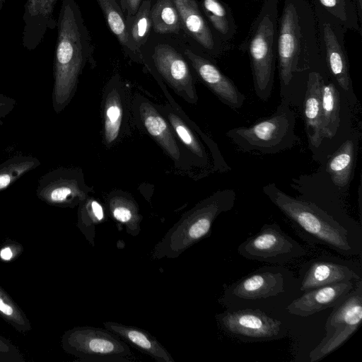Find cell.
<instances>
[{
  "label": "cell",
  "mask_w": 362,
  "mask_h": 362,
  "mask_svg": "<svg viewBox=\"0 0 362 362\" xmlns=\"http://www.w3.org/2000/svg\"><path fill=\"white\" fill-rule=\"evenodd\" d=\"M361 279L360 272L351 262L329 256H320L305 262L299 270L300 292L347 281Z\"/></svg>",
  "instance_id": "obj_19"
},
{
  "label": "cell",
  "mask_w": 362,
  "mask_h": 362,
  "mask_svg": "<svg viewBox=\"0 0 362 362\" xmlns=\"http://www.w3.org/2000/svg\"><path fill=\"white\" fill-rule=\"evenodd\" d=\"M0 315L20 332H25L30 328L24 314L1 287Z\"/></svg>",
  "instance_id": "obj_35"
},
{
  "label": "cell",
  "mask_w": 362,
  "mask_h": 362,
  "mask_svg": "<svg viewBox=\"0 0 362 362\" xmlns=\"http://www.w3.org/2000/svg\"><path fill=\"white\" fill-rule=\"evenodd\" d=\"M356 145L355 139H346L326 164V172L339 189H346L352 179Z\"/></svg>",
  "instance_id": "obj_28"
},
{
  "label": "cell",
  "mask_w": 362,
  "mask_h": 362,
  "mask_svg": "<svg viewBox=\"0 0 362 362\" xmlns=\"http://www.w3.org/2000/svg\"><path fill=\"white\" fill-rule=\"evenodd\" d=\"M16 101L8 96L0 94V124L2 119L5 118L13 109Z\"/></svg>",
  "instance_id": "obj_36"
},
{
  "label": "cell",
  "mask_w": 362,
  "mask_h": 362,
  "mask_svg": "<svg viewBox=\"0 0 362 362\" xmlns=\"http://www.w3.org/2000/svg\"><path fill=\"white\" fill-rule=\"evenodd\" d=\"M262 191L310 244L325 245L346 257L361 252V244L352 235L361 238L314 202L292 197L275 183L265 185Z\"/></svg>",
  "instance_id": "obj_3"
},
{
  "label": "cell",
  "mask_w": 362,
  "mask_h": 362,
  "mask_svg": "<svg viewBox=\"0 0 362 362\" xmlns=\"http://www.w3.org/2000/svg\"><path fill=\"white\" fill-rule=\"evenodd\" d=\"M236 194L233 189L218 190L199 202L184 213L180 219L156 243L151 259H174L195 243L209 235L216 218L233 208Z\"/></svg>",
  "instance_id": "obj_4"
},
{
  "label": "cell",
  "mask_w": 362,
  "mask_h": 362,
  "mask_svg": "<svg viewBox=\"0 0 362 362\" xmlns=\"http://www.w3.org/2000/svg\"><path fill=\"white\" fill-rule=\"evenodd\" d=\"M125 17L133 16L138 10L142 0H117Z\"/></svg>",
  "instance_id": "obj_37"
},
{
  "label": "cell",
  "mask_w": 362,
  "mask_h": 362,
  "mask_svg": "<svg viewBox=\"0 0 362 362\" xmlns=\"http://www.w3.org/2000/svg\"><path fill=\"white\" fill-rule=\"evenodd\" d=\"M276 59L281 90L305 72L321 73L315 16L307 0H284L278 20Z\"/></svg>",
  "instance_id": "obj_1"
},
{
  "label": "cell",
  "mask_w": 362,
  "mask_h": 362,
  "mask_svg": "<svg viewBox=\"0 0 362 362\" xmlns=\"http://www.w3.org/2000/svg\"><path fill=\"white\" fill-rule=\"evenodd\" d=\"M151 0H142L137 11L126 18L127 34L134 61L143 64L141 49L152 31L150 15Z\"/></svg>",
  "instance_id": "obj_26"
},
{
  "label": "cell",
  "mask_w": 362,
  "mask_h": 362,
  "mask_svg": "<svg viewBox=\"0 0 362 362\" xmlns=\"http://www.w3.org/2000/svg\"><path fill=\"white\" fill-rule=\"evenodd\" d=\"M185 40L194 49L214 60L223 52V42L204 18L197 0H173Z\"/></svg>",
  "instance_id": "obj_16"
},
{
  "label": "cell",
  "mask_w": 362,
  "mask_h": 362,
  "mask_svg": "<svg viewBox=\"0 0 362 362\" xmlns=\"http://www.w3.org/2000/svg\"><path fill=\"white\" fill-rule=\"evenodd\" d=\"M105 206L98 199L88 196L78 204L77 226L87 241L95 246V228L107 221Z\"/></svg>",
  "instance_id": "obj_30"
},
{
  "label": "cell",
  "mask_w": 362,
  "mask_h": 362,
  "mask_svg": "<svg viewBox=\"0 0 362 362\" xmlns=\"http://www.w3.org/2000/svg\"><path fill=\"white\" fill-rule=\"evenodd\" d=\"M279 0H264L240 51L247 53L253 87L259 99L267 101L274 85L278 32Z\"/></svg>",
  "instance_id": "obj_5"
},
{
  "label": "cell",
  "mask_w": 362,
  "mask_h": 362,
  "mask_svg": "<svg viewBox=\"0 0 362 362\" xmlns=\"http://www.w3.org/2000/svg\"><path fill=\"white\" fill-rule=\"evenodd\" d=\"M64 350L86 362H129L133 354L118 336L94 327H76L63 336Z\"/></svg>",
  "instance_id": "obj_9"
},
{
  "label": "cell",
  "mask_w": 362,
  "mask_h": 362,
  "mask_svg": "<svg viewBox=\"0 0 362 362\" xmlns=\"http://www.w3.org/2000/svg\"><path fill=\"white\" fill-rule=\"evenodd\" d=\"M56 28L52 105L59 113L74 95L86 64L93 62L94 45L76 0H62Z\"/></svg>",
  "instance_id": "obj_2"
},
{
  "label": "cell",
  "mask_w": 362,
  "mask_h": 362,
  "mask_svg": "<svg viewBox=\"0 0 362 362\" xmlns=\"http://www.w3.org/2000/svg\"><path fill=\"white\" fill-rule=\"evenodd\" d=\"M216 320L226 334L242 341L276 340L286 334L281 321L267 315L260 309L226 310L218 314Z\"/></svg>",
  "instance_id": "obj_13"
},
{
  "label": "cell",
  "mask_w": 362,
  "mask_h": 362,
  "mask_svg": "<svg viewBox=\"0 0 362 362\" xmlns=\"http://www.w3.org/2000/svg\"><path fill=\"white\" fill-rule=\"evenodd\" d=\"M355 7L360 23L362 21V0H355Z\"/></svg>",
  "instance_id": "obj_39"
},
{
  "label": "cell",
  "mask_w": 362,
  "mask_h": 362,
  "mask_svg": "<svg viewBox=\"0 0 362 362\" xmlns=\"http://www.w3.org/2000/svg\"><path fill=\"white\" fill-rule=\"evenodd\" d=\"M129 93L120 76H112L106 84L101 103L103 140L110 148L127 132L129 116Z\"/></svg>",
  "instance_id": "obj_15"
},
{
  "label": "cell",
  "mask_w": 362,
  "mask_h": 362,
  "mask_svg": "<svg viewBox=\"0 0 362 362\" xmlns=\"http://www.w3.org/2000/svg\"><path fill=\"white\" fill-rule=\"evenodd\" d=\"M324 81L322 74L315 71L309 72L306 80L303 113L308 143L314 148H318L324 139L322 131L321 100V88Z\"/></svg>",
  "instance_id": "obj_23"
},
{
  "label": "cell",
  "mask_w": 362,
  "mask_h": 362,
  "mask_svg": "<svg viewBox=\"0 0 362 362\" xmlns=\"http://www.w3.org/2000/svg\"><path fill=\"white\" fill-rule=\"evenodd\" d=\"M200 9L208 23L223 43L235 36L237 26L230 6L222 0H201Z\"/></svg>",
  "instance_id": "obj_27"
},
{
  "label": "cell",
  "mask_w": 362,
  "mask_h": 362,
  "mask_svg": "<svg viewBox=\"0 0 362 362\" xmlns=\"http://www.w3.org/2000/svg\"><path fill=\"white\" fill-rule=\"evenodd\" d=\"M356 281H347L331 284L303 292L286 307L294 315L308 317L340 303L354 288Z\"/></svg>",
  "instance_id": "obj_20"
},
{
  "label": "cell",
  "mask_w": 362,
  "mask_h": 362,
  "mask_svg": "<svg viewBox=\"0 0 362 362\" xmlns=\"http://www.w3.org/2000/svg\"><path fill=\"white\" fill-rule=\"evenodd\" d=\"M100 8L107 25L118 40L124 54L134 61L130 50L126 27V18L117 0H95Z\"/></svg>",
  "instance_id": "obj_32"
},
{
  "label": "cell",
  "mask_w": 362,
  "mask_h": 362,
  "mask_svg": "<svg viewBox=\"0 0 362 362\" xmlns=\"http://www.w3.org/2000/svg\"><path fill=\"white\" fill-rule=\"evenodd\" d=\"M4 345H6L5 344L4 342H2L1 340H0V349H4L5 350L6 349V347Z\"/></svg>",
  "instance_id": "obj_41"
},
{
  "label": "cell",
  "mask_w": 362,
  "mask_h": 362,
  "mask_svg": "<svg viewBox=\"0 0 362 362\" xmlns=\"http://www.w3.org/2000/svg\"><path fill=\"white\" fill-rule=\"evenodd\" d=\"M107 215L124 226L128 234L137 236L141 232L143 216L132 194L121 189L111 191L105 199Z\"/></svg>",
  "instance_id": "obj_25"
},
{
  "label": "cell",
  "mask_w": 362,
  "mask_h": 362,
  "mask_svg": "<svg viewBox=\"0 0 362 362\" xmlns=\"http://www.w3.org/2000/svg\"><path fill=\"white\" fill-rule=\"evenodd\" d=\"M322 131L323 138H333L340 124L341 100L334 83H322L321 88Z\"/></svg>",
  "instance_id": "obj_31"
},
{
  "label": "cell",
  "mask_w": 362,
  "mask_h": 362,
  "mask_svg": "<svg viewBox=\"0 0 362 362\" xmlns=\"http://www.w3.org/2000/svg\"><path fill=\"white\" fill-rule=\"evenodd\" d=\"M93 190L86 185L80 168H59L40 177L37 194L50 205L73 208L88 197Z\"/></svg>",
  "instance_id": "obj_14"
},
{
  "label": "cell",
  "mask_w": 362,
  "mask_h": 362,
  "mask_svg": "<svg viewBox=\"0 0 362 362\" xmlns=\"http://www.w3.org/2000/svg\"><path fill=\"white\" fill-rule=\"evenodd\" d=\"M317 26L320 59L339 86L352 93V82L345 46V29L319 6H313Z\"/></svg>",
  "instance_id": "obj_10"
},
{
  "label": "cell",
  "mask_w": 362,
  "mask_h": 362,
  "mask_svg": "<svg viewBox=\"0 0 362 362\" xmlns=\"http://www.w3.org/2000/svg\"><path fill=\"white\" fill-rule=\"evenodd\" d=\"M58 0H27L23 7L22 45L28 51L35 49L47 32L57 27L54 16Z\"/></svg>",
  "instance_id": "obj_21"
},
{
  "label": "cell",
  "mask_w": 362,
  "mask_h": 362,
  "mask_svg": "<svg viewBox=\"0 0 362 362\" xmlns=\"http://www.w3.org/2000/svg\"><path fill=\"white\" fill-rule=\"evenodd\" d=\"M132 110L139 127L148 134L175 162L181 159V150L174 132L154 103L141 94L132 103Z\"/></svg>",
  "instance_id": "obj_18"
},
{
  "label": "cell",
  "mask_w": 362,
  "mask_h": 362,
  "mask_svg": "<svg viewBox=\"0 0 362 362\" xmlns=\"http://www.w3.org/2000/svg\"><path fill=\"white\" fill-rule=\"evenodd\" d=\"M7 0H0V16H1V10H2V8L4 5V4L6 3Z\"/></svg>",
  "instance_id": "obj_40"
},
{
  "label": "cell",
  "mask_w": 362,
  "mask_h": 362,
  "mask_svg": "<svg viewBox=\"0 0 362 362\" xmlns=\"http://www.w3.org/2000/svg\"><path fill=\"white\" fill-rule=\"evenodd\" d=\"M180 45L171 35L153 33L141 49L142 61L157 81L165 82L177 95L194 105L198 100L195 74Z\"/></svg>",
  "instance_id": "obj_6"
},
{
  "label": "cell",
  "mask_w": 362,
  "mask_h": 362,
  "mask_svg": "<svg viewBox=\"0 0 362 362\" xmlns=\"http://www.w3.org/2000/svg\"><path fill=\"white\" fill-rule=\"evenodd\" d=\"M362 320V281L334 307L325 325V336L310 352L311 362L322 359L341 346L358 329Z\"/></svg>",
  "instance_id": "obj_11"
},
{
  "label": "cell",
  "mask_w": 362,
  "mask_h": 362,
  "mask_svg": "<svg viewBox=\"0 0 362 362\" xmlns=\"http://www.w3.org/2000/svg\"><path fill=\"white\" fill-rule=\"evenodd\" d=\"M183 52L197 77L219 100L233 110L243 107L245 100V95L218 68L213 59L191 46H185V44H183Z\"/></svg>",
  "instance_id": "obj_17"
},
{
  "label": "cell",
  "mask_w": 362,
  "mask_h": 362,
  "mask_svg": "<svg viewBox=\"0 0 362 362\" xmlns=\"http://www.w3.org/2000/svg\"><path fill=\"white\" fill-rule=\"evenodd\" d=\"M313 4L328 13L345 29L361 33L356 7L351 0H313Z\"/></svg>",
  "instance_id": "obj_33"
},
{
  "label": "cell",
  "mask_w": 362,
  "mask_h": 362,
  "mask_svg": "<svg viewBox=\"0 0 362 362\" xmlns=\"http://www.w3.org/2000/svg\"><path fill=\"white\" fill-rule=\"evenodd\" d=\"M165 95L168 103L155 104L156 106L170 124L175 136L194 156L197 163L201 166L206 165L209 161L208 155L197 133L194 132L195 124L185 115L170 93Z\"/></svg>",
  "instance_id": "obj_22"
},
{
  "label": "cell",
  "mask_w": 362,
  "mask_h": 362,
  "mask_svg": "<svg viewBox=\"0 0 362 362\" xmlns=\"http://www.w3.org/2000/svg\"><path fill=\"white\" fill-rule=\"evenodd\" d=\"M105 329L114 333L125 343L134 347L158 362H175L168 351L149 332L134 326L115 322H103Z\"/></svg>",
  "instance_id": "obj_24"
},
{
  "label": "cell",
  "mask_w": 362,
  "mask_h": 362,
  "mask_svg": "<svg viewBox=\"0 0 362 362\" xmlns=\"http://www.w3.org/2000/svg\"><path fill=\"white\" fill-rule=\"evenodd\" d=\"M295 126V113L286 98H283L270 117L249 127L230 129L226 135L243 152L274 154L297 144L299 138Z\"/></svg>",
  "instance_id": "obj_7"
},
{
  "label": "cell",
  "mask_w": 362,
  "mask_h": 362,
  "mask_svg": "<svg viewBox=\"0 0 362 362\" xmlns=\"http://www.w3.org/2000/svg\"><path fill=\"white\" fill-rule=\"evenodd\" d=\"M238 252L249 260L278 265L308 254L305 247L285 233L276 223L263 225L238 247Z\"/></svg>",
  "instance_id": "obj_12"
},
{
  "label": "cell",
  "mask_w": 362,
  "mask_h": 362,
  "mask_svg": "<svg viewBox=\"0 0 362 362\" xmlns=\"http://www.w3.org/2000/svg\"><path fill=\"white\" fill-rule=\"evenodd\" d=\"M150 15L153 33L177 36L185 40L173 0H151Z\"/></svg>",
  "instance_id": "obj_29"
},
{
  "label": "cell",
  "mask_w": 362,
  "mask_h": 362,
  "mask_svg": "<svg viewBox=\"0 0 362 362\" xmlns=\"http://www.w3.org/2000/svg\"><path fill=\"white\" fill-rule=\"evenodd\" d=\"M40 164L37 158L28 156H16L5 161L0 165V190L6 189Z\"/></svg>",
  "instance_id": "obj_34"
},
{
  "label": "cell",
  "mask_w": 362,
  "mask_h": 362,
  "mask_svg": "<svg viewBox=\"0 0 362 362\" xmlns=\"http://www.w3.org/2000/svg\"><path fill=\"white\" fill-rule=\"evenodd\" d=\"M297 285L298 280L288 269L281 266H265L225 285L219 302L229 310L247 308L255 302L281 299Z\"/></svg>",
  "instance_id": "obj_8"
},
{
  "label": "cell",
  "mask_w": 362,
  "mask_h": 362,
  "mask_svg": "<svg viewBox=\"0 0 362 362\" xmlns=\"http://www.w3.org/2000/svg\"><path fill=\"white\" fill-rule=\"evenodd\" d=\"M13 252L11 247H4L0 250V257L1 259L4 261H9L13 258Z\"/></svg>",
  "instance_id": "obj_38"
}]
</instances>
